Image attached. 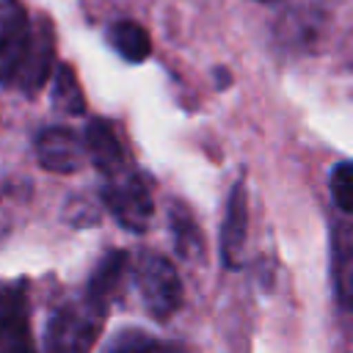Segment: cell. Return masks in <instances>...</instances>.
I'll return each mask as SVG.
<instances>
[{
  "instance_id": "obj_11",
  "label": "cell",
  "mask_w": 353,
  "mask_h": 353,
  "mask_svg": "<svg viewBox=\"0 0 353 353\" xmlns=\"http://www.w3.org/2000/svg\"><path fill=\"white\" fill-rule=\"evenodd\" d=\"M52 102L61 113H69V116H80L85 110V99H83L80 83H77L72 66H58L55 85H52Z\"/></svg>"
},
{
  "instance_id": "obj_16",
  "label": "cell",
  "mask_w": 353,
  "mask_h": 353,
  "mask_svg": "<svg viewBox=\"0 0 353 353\" xmlns=\"http://www.w3.org/2000/svg\"><path fill=\"white\" fill-rule=\"evenodd\" d=\"M331 196L339 207L342 215H350V199H353V176H350V163L342 160L331 171Z\"/></svg>"
},
{
  "instance_id": "obj_3",
  "label": "cell",
  "mask_w": 353,
  "mask_h": 353,
  "mask_svg": "<svg viewBox=\"0 0 353 353\" xmlns=\"http://www.w3.org/2000/svg\"><path fill=\"white\" fill-rule=\"evenodd\" d=\"M135 284L143 298V306L152 317L168 320L182 306V281L176 268L152 251H143L135 262Z\"/></svg>"
},
{
  "instance_id": "obj_7",
  "label": "cell",
  "mask_w": 353,
  "mask_h": 353,
  "mask_svg": "<svg viewBox=\"0 0 353 353\" xmlns=\"http://www.w3.org/2000/svg\"><path fill=\"white\" fill-rule=\"evenodd\" d=\"M52 61H55V39H52V30H50L47 22H36L33 25V39H30V47H28V55H25V63H22L14 85L25 88L28 94L39 91L44 85V80L50 77Z\"/></svg>"
},
{
  "instance_id": "obj_12",
  "label": "cell",
  "mask_w": 353,
  "mask_h": 353,
  "mask_svg": "<svg viewBox=\"0 0 353 353\" xmlns=\"http://www.w3.org/2000/svg\"><path fill=\"white\" fill-rule=\"evenodd\" d=\"M171 232H174V240H176V248L185 259H196L201 256V234L190 218V212L176 204L171 207Z\"/></svg>"
},
{
  "instance_id": "obj_1",
  "label": "cell",
  "mask_w": 353,
  "mask_h": 353,
  "mask_svg": "<svg viewBox=\"0 0 353 353\" xmlns=\"http://www.w3.org/2000/svg\"><path fill=\"white\" fill-rule=\"evenodd\" d=\"M105 323V303L91 298H74L55 309L47 325V350L50 353H88L97 342Z\"/></svg>"
},
{
  "instance_id": "obj_18",
  "label": "cell",
  "mask_w": 353,
  "mask_h": 353,
  "mask_svg": "<svg viewBox=\"0 0 353 353\" xmlns=\"http://www.w3.org/2000/svg\"><path fill=\"white\" fill-rule=\"evenodd\" d=\"M262 3H273V0H262Z\"/></svg>"
},
{
  "instance_id": "obj_13",
  "label": "cell",
  "mask_w": 353,
  "mask_h": 353,
  "mask_svg": "<svg viewBox=\"0 0 353 353\" xmlns=\"http://www.w3.org/2000/svg\"><path fill=\"white\" fill-rule=\"evenodd\" d=\"M105 353H185V350L179 345L152 339V336H146L141 331H124L108 345Z\"/></svg>"
},
{
  "instance_id": "obj_5",
  "label": "cell",
  "mask_w": 353,
  "mask_h": 353,
  "mask_svg": "<svg viewBox=\"0 0 353 353\" xmlns=\"http://www.w3.org/2000/svg\"><path fill=\"white\" fill-rule=\"evenodd\" d=\"M36 154L41 168L52 174H72L85 163V146L69 127H47L36 138Z\"/></svg>"
},
{
  "instance_id": "obj_4",
  "label": "cell",
  "mask_w": 353,
  "mask_h": 353,
  "mask_svg": "<svg viewBox=\"0 0 353 353\" xmlns=\"http://www.w3.org/2000/svg\"><path fill=\"white\" fill-rule=\"evenodd\" d=\"M33 39V22L19 0L0 3V83L14 85Z\"/></svg>"
},
{
  "instance_id": "obj_17",
  "label": "cell",
  "mask_w": 353,
  "mask_h": 353,
  "mask_svg": "<svg viewBox=\"0 0 353 353\" xmlns=\"http://www.w3.org/2000/svg\"><path fill=\"white\" fill-rule=\"evenodd\" d=\"M25 317V290L19 284H0V323Z\"/></svg>"
},
{
  "instance_id": "obj_2",
  "label": "cell",
  "mask_w": 353,
  "mask_h": 353,
  "mask_svg": "<svg viewBox=\"0 0 353 353\" xmlns=\"http://www.w3.org/2000/svg\"><path fill=\"white\" fill-rule=\"evenodd\" d=\"M102 201L110 210V215L130 232H143L154 212L149 182L141 174L127 171L124 165L108 174V182L102 188Z\"/></svg>"
},
{
  "instance_id": "obj_6",
  "label": "cell",
  "mask_w": 353,
  "mask_h": 353,
  "mask_svg": "<svg viewBox=\"0 0 353 353\" xmlns=\"http://www.w3.org/2000/svg\"><path fill=\"white\" fill-rule=\"evenodd\" d=\"M248 232V201H245V185L237 182L229 193L226 212H223V229H221V259L226 268H240L243 262V245Z\"/></svg>"
},
{
  "instance_id": "obj_10",
  "label": "cell",
  "mask_w": 353,
  "mask_h": 353,
  "mask_svg": "<svg viewBox=\"0 0 353 353\" xmlns=\"http://www.w3.org/2000/svg\"><path fill=\"white\" fill-rule=\"evenodd\" d=\"M108 41H110L113 50H116L124 61H130V63H141V61H146L149 52H152V39H149V33H146L138 22H132V19H119V22H113L110 30H108Z\"/></svg>"
},
{
  "instance_id": "obj_8",
  "label": "cell",
  "mask_w": 353,
  "mask_h": 353,
  "mask_svg": "<svg viewBox=\"0 0 353 353\" xmlns=\"http://www.w3.org/2000/svg\"><path fill=\"white\" fill-rule=\"evenodd\" d=\"M83 146H85V157H91V163L102 171V174H113L124 165V152L121 143L113 132V127L102 119L88 121L85 135H83Z\"/></svg>"
},
{
  "instance_id": "obj_9",
  "label": "cell",
  "mask_w": 353,
  "mask_h": 353,
  "mask_svg": "<svg viewBox=\"0 0 353 353\" xmlns=\"http://www.w3.org/2000/svg\"><path fill=\"white\" fill-rule=\"evenodd\" d=\"M127 273H130V256L124 251H110L102 256V262L97 265L91 281H88V295L97 298L99 303H110L121 295L124 290V281H127Z\"/></svg>"
},
{
  "instance_id": "obj_15",
  "label": "cell",
  "mask_w": 353,
  "mask_h": 353,
  "mask_svg": "<svg viewBox=\"0 0 353 353\" xmlns=\"http://www.w3.org/2000/svg\"><path fill=\"white\" fill-rule=\"evenodd\" d=\"M334 270H336V295H339V303L347 309L350 303V240H347V229L342 226L339 234H336V254H334Z\"/></svg>"
},
{
  "instance_id": "obj_14",
  "label": "cell",
  "mask_w": 353,
  "mask_h": 353,
  "mask_svg": "<svg viewBox=\"0 0 353 353\" xmlns=\"http://www.w3.org/2000/svg\"><path fill=\"white\" fill-rule=\"evenodd\" d=\"M0 353H36L25 317L0 323Z\"/></svg>"
}]
</instances>
